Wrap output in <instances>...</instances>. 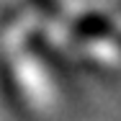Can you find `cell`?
<instances>
[{"label":"cell","instance_id":"cell-1","mask_svg":"<svg viewBox=\"0 0 121 121\" xmlns=\"http://www.w3.org/2000/svg\"><path fill=\"white\" fill-rule=\"evenodd\" d=\"M31 3L39 5V8H41L44 13H49V16H57V13H59V5H57L54 0H31Z\"/></svg>","mask_w":121,"mask_h":121}]
</instances>
